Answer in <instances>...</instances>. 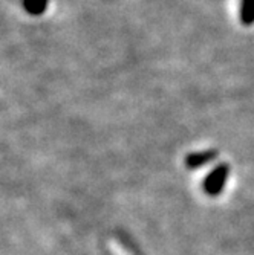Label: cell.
<instances>
[{"label": "cell", "instance_id": "obj_1", "mask_svg": "<svg viewBox=\"0 0 254 255\" xmlns=\"http://www.w3.org/2000/svg\"><path fill=\"white\" fill-rule=\"evenodd\" d=\"M228 171H230L228 164H221L209 176H207V179L204 182V190L207 191V194H210V196L219 194V191L224 188V185H225Z\"/></svg>", "mask_w": 254, "mask_h": 255}, {"label": "cell", "instance_id": "obj_2", "mask_svg": "<svg viewBox=\"0 0 254 255\" xmlns=\"http://www.w3.org/2000/svg\"><path fill=\"white\" fill-rule=\"evenodd\" d=\"M216 156H218L216 150H204L198 153H190L186 159V164L190 170H195V168H199L205 164H209Z\"/></svg>", "mask_w": 254, "mask_h": 255}, {"label": "cell", "instance_id": "obj_3", "mask_svg": "<svg viewBox=\"0 0 254 255\" xmlns=\"http://www.w3.org/2000/svg\"><path fill=\"white\" fill-rule=\"evenodd\" d=\"M239 17L244 26L254 25V0H241Z\"/></svg>", "mask_w": 254, "mask_h": 255}, {"label": "cell", "instance_id": "obj_4", "mask_svg": "<svg viewBox=\"0 0 254 255\" xmlns=\"http://www.w3.org/2000/svg\"><path fill=\"white\" fill-rule=\"evenodd\" d=\"M49 0H23V8L31 15H40L46 11Z\"/></svg>", "mask_w": 254, "mask_h": 255}]
</instances>
